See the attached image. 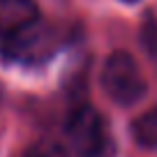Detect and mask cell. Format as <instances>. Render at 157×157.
<instances>
[{
  "label": "cell",
  "mask_w": 157,
  "mask_h": 157,
  "mask_svg": "<svg viewBox=\"0 0 157 157\" xmlns=\"http://www.w3.org/2000/svg\"><path fill=\"white\" fill-rule=\"evenodd\" d=\"M69 35L72 33L58 23H44L35 19L28 25L2 37V53L12 63L42 65L67 44Z\"/></svg>",
  "instance_id": "1"
},
{
  "label": "cell",
  "mask_w": 157,
  "mask_h": 157,
  "mask_svg": "<svg viewBox=\"0 0 157 157\" xmlns=\"http://www.w3.org/2000/svg\"><path fill=\"white\" fill-rule=\"evenodd\" d=\"M102 88L120 106L139 102L146 95V78L127 51H113L102 65Z\"/></svg>",
  "instance_id": "2"
},
{
  "label": "cell",
  "mask_w": 157,
  "mask_h": 157,
  "mask_svg": "<svg viewBox=\"0 0 157 157\" xmlns=\"http://www.w3.org/2000/svg\"><path fill=\"white\" fill-rule=\"evenodd\" d=\"M67 141L76 157H109L111 155V139L104 118L93 106L74 109L67 123Z\"/></svg>",
  "instance_id": "3"
},
{
  "label": "cell",
  "mask_w": 157,
  "mask_h": 157,
  "mask_svg": "<svg viewBox=\"0 0 157 157\" xmlns=\"http://www.w3.org/2000/svg\"><path fill=\"white\" fill-rule=\"evenodd\" d=\"M35 19H39V12L33 0H0V37L23 28Z\"/></svg>",
  "instance_id": "4"
},
{
  "label": "cell",
  "mask_w": 157,
  "mask_h": 157,
  "mask_svg": "<svg viewBox=\"0 0 157 157\" xmlns=\"http://www.w3.org/2000/svg\"><path fill=\"white\" fill-rule=\"evenodd\" d=\"M132 136L141 148H157V106L141 113L132 123Z\"/></svg>",
  "instance_id": "5"
},
{
  "label": "cell",
  "mask_w": 157,
  "mask_h": 157,
  "mask_svg": "<svg viewBox=\"0 0 157 157\" xmlns=\"http://www.w3.org/2000/svg\"><path fill=\"white\" fill-rule=\"evenodd\" d=\"M21 157H67V150L58 141H35L21 152Z\"/></svg>",
  "instance_id": "6"
},
{
  "label": "cell",
  "mask_w": 157,
  "mask_h": 157,
  "mask_svg": "<svg viewBox=\"0 0 157 157\" xmlns=\"http://www.w3.org/2000/svg\"><path fill=\"white\" fill-rule=\"evenodd\" d=\"M141 42H143L146 53L157 60V19L152 14H148L141 25Z\"/></svg>",
  "instance_id": "7"
},
{
  "label": "cell",
  "mask_w": 157,
  "mask_h": 157,
  "mask_svg": "<svg viewBox=\"0 0 157 157\" xmlns=\"http://www.w3.org/2000/svg\"><path fill=\"white\" fill-rule=\"evenodd\" d=\"M123 2H129V5H132V2H136V0H123Z\"/></svg>",
  "instance_id": "8"
}]
</instances>
